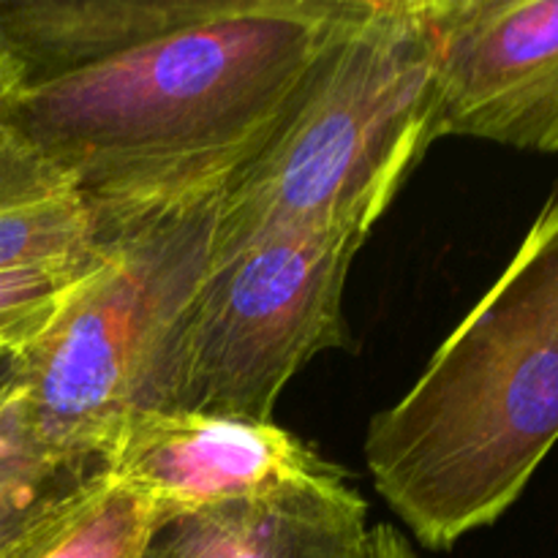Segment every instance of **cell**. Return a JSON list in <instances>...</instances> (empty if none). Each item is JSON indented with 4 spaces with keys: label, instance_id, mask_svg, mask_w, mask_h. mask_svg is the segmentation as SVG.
Listing matches in <instances>:
<instances>
[{
    "label": "cell",
    "instance_id": "5bb4252c",
    "mask_svg": "<svg viewBox=\"0 0 558 558\" xmlns=\"http://www.w3.org/2000/svg\"><path fill=\"white\" fill-rule=\"evenodd\" d=\"M357 558H420V554L396 526L376 523V526H368V532H365Z\"/></svg>",
    "mask_w": 558,
    "mask_h": 558
},
{
    "label": "cell",
    "instance_id": "8fae6325",
    "mask_svg": "<svg viewBox=\"0 0 558 558\" xmlns=\"http://www.w3.org/2000/svg\"><path fill=\"white\" fill-rule=\"evenodd\" d=\"M150 521L145 501L101 472L44 512L0 558H140Z\"/></svg>",
    "mask_w": 558,
    "mask_h": 558
},
{
    "label": "cell",
    "instance_id": "4fadbf2b",
    "mask_svg": "<svg viewBox=\"0 0 558 558\" xmlns=\"http://www.w3.org/2000/svg\"><path fill=\"white\" fill-rule=\"evenodd\" d=\"M87 256L69 265L22 267V270L0 272V330L31 341L41 330L44 322L52 316L60 298L76 281Z\"/></svg>",
    "mask_w": 558,
    "mask_h": 558
},
{
    "label": "cell",
    "instance_id": "9a60e30c",
    "mask_svg": "<svg viewBox=\"0 0 558 558\" xmlns=\"http://www.w3.org/2000/svg\"><path fill=\"white\" fill-rule=\"evenodd\" d=\"M22 82H25V74H22L20 63L0 47V120H3L5 107L14 98V93L20 90Z\"/></svg>",
    "mask_w": 558,
    "mask_h": 558
},
{
    "label": "cell",
    "instance_id": "277c9868",
    "mask_svg": "<svg viewBox=\"0 0 558 558\" xmlns=\"http://www.w3.org/2000/svg\"><path fill=\"white\" fill-rule=\"evenodd\" d=\"M221 196L96 218L85 267L20 349L16 392L49 447L104 463L131 417L167 412L178 338L213 267Z\"/></svg>",
    "mask_w": 558,
    "mask_h": 558
},
{
    "label": "cell",
    "instance_id": "e0dca14e",
    "mask_svg": "<svg viewBox=\"0 0 558 558\" xmlns=\"http://www.w3.org/2000/svg\"><path fill=\"white\" fill-rule=\"evenodd\" d=\"M25 343H27V338H20V336H14V332L0 330V349H3V347H25Z\"/></svg>",
    "mask_w": 558,
    "mask_h": 558
},
{
    "label": "cell",
    "instance_id": "6da1fadb",
    "mask_svg": "<svg viewBox=\"0 0 558 558\" xmlns=\"http://www.w3.org/2000/svg\"><path fill=\"white\" fill-rule=\"evenodd\" d=\"M357 3L207 0L123 52L25 80L3 123L71 180L96 218L223 194Z\"/></svg>",
    "mask_w": 558,
    "mask_h": 558
},
{
    "label": "cell",
    "instance_id": "2e32d148",
    "mask_svg": "<svg viewBox=\"0 0 558 558\" xmlns=\"http://www.w3.org/2000/svg\"><path fill=\"white\" fill-rule=\"evenodd\" d=\"M20 349L22 347L0 349V407L9 401L16 387V379H20Z\"/></svg>",
    "mask_w": 558,
    "mask_h": 558
},
{
    "label": "cell",
    "instance_id": "7a4b0ae2",
    "mask_svg": "<svg viewBox=\"0 0 558 558\" xmlns=\"http://www.w3.org/2000/svg\"><path fill=\"white\" fill-rule=\"evenodd\" d=\"M558 445V180L521 248L365 428L376 490L436 550L488 529Z\"/></svg>",
    "mask_w": 558,
    "mask_h": 558
},
{
    "label": "cell",
    "instance_id": "5b68a950",
    "mask_svg": "<svg viewBox=\"0 0 558 558\" xmlns=\"http://www.w3.org/2000/svg\"><path fill=\"white\" fill-rule=\"evenodd\" d=\"M357 243L281 232L210 267L185 316L167 412L272 423L289 381L349 347L343 294Z\"/></svg>",
    "mask_w": 558,
    "mask_h": 558
},
{
    "label": "cell",
    "instance_id": "9c48e42d",
    "mask_svg": "<svg viewBox=\"0 0 558 558\" xmlns=\"http://www.w3.org/2000/svg\"><path fill=\"white\" fill-rule=\"evenodd\" d=\"M207 0H0V47L25 80L80 69L191 20Z\"/></svg>",
    "mask_w": 558,
    "mask_h": 558
},
{
    "label": "cell",
    "instance_id": "ba28073f",
    "mask_svg": "<svg viewBox=\"0 0 558 558\" xmlns=\"http://www.w3.org/2000/svg\"><path fill=\"white\" fill-rule=\"evenodd\" d=\"M368 505L341 472L259 499L153 518L140 558H357Z\"/></svg>",
    "mask_w": 558,
    "mask_h": 558
},
{
    "label": "cell",
    "instance_id": "52a82bcc",
    "mask_svg": "<svg viewBox=\"0 0 558 558\" xmlns=\"http://www.w3.org/2000/svg\"><path fill=\"white\" fill-rule=\"evenodd\" d=\"M104 472L163 518L259 499L338 469L276 423L142 412L118 430Z\"/></svg>",
    "mask_w": 558,
    "mask_h": 558
},
{
    "label": "cell",
    "instance_id": "30bf717a",
    "mask_svg": "<svg viewBox=\"0 0 558 558\" xmlns=\"http://www.w3.org/2000/svg\"><path fill=\"white\" fill-rule=\"evenodd\" d=\"M96 216L71 180L0 120V272L90 254Z\"/></svg>",
    "mask_w": 558,
    "mask_h": 558
},
{
    "label": "cell",
    "instance_id": "7c38bea8",
    "mask_svg": "<svg viewBox=\"0 0 558 558\" xmlns=\"http://www.w3.org/2000/svg\"><path fill=\"white\" fill-rule=\"evenodd\" d=\"M104 472V463L49 447L31 423L20 392L0 407V556L44 512Z\"/></svg>",
    "mask_w": 558,
    "mask_h": 558
},
{
    "label": "cell",
    "instance_id": "8992f818",
    "mask_svg": "<svg viewBox=\"0 0 558 558\" xmlns=\"http://www.w3.org/2000/svg\"><path fill=\"white\" fill-rule=\"evenodd\" d=\"M434 140L558 153V0H434Z\"/></svg>",
    "mask_w": 558,
    "mask_h": 558
},
{
    "label": "cell",
    "instance_id": "3957f363",
    "mask_svg": "<svg viewBox=\"0 0 558 558\" xmlns=\"http://www.w3.org/2000/svg\"><path fill=\"white\" fill-rule=\"evenodd\" d=\"M434 0H360L259 156L227 185L213 265L281 232L363 245L434 140Z\"/></svg>",
    "mask_w": 558,
    "mask_h": 558
}]
</instances>
